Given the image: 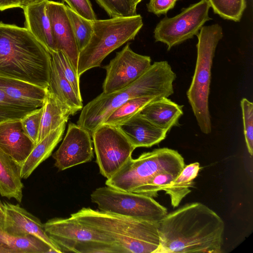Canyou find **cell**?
<instances>
[{
	"mask_svg": "<svg viewBox=\"0 0 253 253\" xmlns=\"http://www.w3.org/2000/svg\"><path fill=\"white\" fill-rule=\"evenodd\" d=\"M42 108L37 143L61 125L67 123L70 116L73 115L70 109L60 102L48 91Z\"/></svg>",
	"mask_w": 253,
	"mask_h": 253,
	"instance_id": "obj_24",
	"label": "cell"
},
{
	"mask_svg": "<svg viewBox=\"0 0 253 253\" xmlns=\"http://www.w3.org/2000/svg\"><path fill=\"white\" fill-rule=\"evenodd\" d=\"M151 65L150 56L135 53L127 43L103 67L106 75L102 85L103 92L110 93L127 86L141 76Z\"/></svg>",
	"mask_w": 253,
	"mask_h": 253,
	"instance_id": "obj_12",
	"label": "cell"
},
{
	"mask_svg": "<svg viewBox=\"0 0 253 253\" xmlns=\"http://www.w3.org/2000/svg\"><path fill=\"white\" fill-rule=\"evenodd\" d=\"M23 6V0H0V11Z\"/></svg>",
	"mask_w": 253,
	"mask_h": 253,
	"instance_id": "obj_38",
	"label": "cell"
},
{
	"mask_svg": "<svg viewBox=\"0 0 253 253\" xmlns=\"http://www.w3.org/2000/svg\"><path fill=\"white\" fill-rule=\"evenodd\" d=\"M19 165L0 148V195L21 203L24 185Z\"/></svg>",
	"mask_w": 253,
	"mask_h": 253,
	"instance_id": "obj_23",
	"label": "cell"
},
{
	"mask_svg": "<svg viewBox=\"0 0 253 253\" xmlns=\"http://www.w3.org/2000/svg\"><path fill=\"white\" fill-rule=\"evenodd\" d=\"M5 224V216L4 213H0V229H4Z\"/></svg>",
	"mask_w": 253,
	"mask_h": 253,
	"instance_id": "obj_40",
	"label": "cell"
},
{
	"mask_svg": "<svg viewBox=\"0 0 253 253\" xmlns=\"http://www.w3.org/2000/svg\"><path fill=\"white\" fill-rule=\"evenodd\" d=\"M46 11L57 51L64 53L77 73L80 52L67 14L66 5L63 3L47 0Z\"/></svg>",
	"mask_w": 253,
	"mask_h": 253,
	"instance_id": "obj_14",
	"label": "cell"
},
{
	"mask_svg": "<svg viewBox=\"0 0 253 253\" xmlns=\"http://www.w3.org/2000/svg\"><path fill=\"white\" fill-rule=\"evenodd\" d=\"M208 0H201L184 9L179 14L165 17L157 25L154 32L156 42L167 44L168 50L197 35L204 24L211 19Z\"/></svg>",
	"mask_w": 253,
	"mask_h": 253,
	"instance_id": "obj_10",
	"label": "cell"
},
{
	"mask_svg": "<svg viewBox=\"0 0 253 253\" xmlns=\"http://www.w3.org/2000/svg\"><path fill=\"white\" fill-rule=\"evenodd\" d=\"M196 36V66L186 94L201 131L207 134L211 131L209 107L211 69L215 48L223 37L222 28L218 24L203 26Z\"/></svg>",
	"mask_w": 253,
	"mask_h": 253,
	"instance_id": "obj_5",
	"label": "cell"
},
{
	"mask_svg": "<svg viewBox=\"0 0 253 253\" xmlns=\"http://www.w3.org/2000/svg\"><path fill=\"white\" fill-rule=\"evenodd\" d=\"M142 0H131L133 3L137 6V5Z\"/></svg>",
	"mask_w": 253,
	"mask_h": 253,
	"instance_id": "obj_42",
	"label": "cell"
},
{
	"mask_svg": "<svg viewBox=\"0 0 253 253\" xmlns=\"http://www.w3.org/2000/svg\"><path fill=\"white\" fill-rule=\"evenodd\" d=\"M110 18L129 17L137 15L131 0H95Z\"/></svg>",
	"mask_w": 253,
	"mask_h": 253,
	"instance_id": "obj_32",
	"label": "cell"
},
{
	"mask_svg": "<svg viewBox=\"0 0 253 253\" xmlns=\"http://www.w3.org/2000/svg\"><path fill=\"white\" fill-rule=\"evenodd\" d=\"M45 0H23V7L26 5L41 2Z\"/></svg>",
	"mask_w": 253,
	"mask_h": 253,
	"instance_id": "obj_39",
	"label": "cell"
},
{
	"mask_svg": "<svg viewBox=\"0 0 253 253\" xmlns=\"http://www.w3.org/2000/svg\"><path fill=\"white\" fill-rule=\"evenodd\" d=\"M200 169L198 162L184 167L178 176L162 190L168 195L173 208L178 207L182 199L191 192L193 180L197 177Z\"/></svg>",
	"mask_w": 253,
	"mask_h": 253,
	"instance_id": "obj_26",
	"label": "cell"
},
{
	"mask_svg": "<svg viewBox=\"0 0 253 253\" xmlns=\"http://www.w3.org/2000/svg\"><path fill=\"white\" fill-rule=\"evenodd\" d=\"M91 135L100 173L109 179L131 158L135 148L118 126L102 124Z\"/></svg>",
	"mask_w": 253,
	"mask_h": 253,
	"instance_id": "obj_9",
	"label": "cell"
},
{
	"mask_svg": "<svg viewBox=\"0 0 253 253\" xmlns=\"http://www.w3.org/2000/svg\"><path fill=\"white\" fill-rule=\"evenodd\" d=\"M43 225L46 234L61 253H82L83 250L93 242L117 246L110 237L84 225L71 216L67 218H51L43 223Z\"/></svg>",
	"mask_w": 253,
	"mask_h": 253,
	"instance_id": "obj_11",
	"label": "cell"
},
{
	"mask_svg": "<svg viewBox=\"0 0 253 253\" xmlns=\"http://www.w3.org/2000/svg\"><path fill=\"white\" fill-rule=\"evenodd\" d=\"M66 10L80 52L87 45L91 38L93 32L92 21L80 16L68 5H66Z\"/></svg>",
	"mask_w": 253,
	"mask_h": 253,
	"instance_id": "obj_28",
	"label": "cell"
},
{
	"mask_svg": "<svg viewBox=\"0 0 253 253\" xmlns=\"http://www.w3.org/2000/svg\"><path fill=\"white\" fill-rule=\"evenodd\" d=\"M4 229L7 232L16 236H34L54 250L56 253L60 251L46 234L43 224L41 220L19 204L4 202Z\"/></svg>",
	"mask_w": 253,
	"mask_h": 253,
	"instance_id": "obj_15",
	"label": "cell"
},
{
	"mask_svg": "<svg viewBox=\"0 0 253 253\" xmlns=\"http://www.w3.org/2000/svg\"><path fill=\"white\" fill-rule=\"evenodd\" d=\"M0 246L7 253H56L49 245L33 236H16L0 229Z\"/></svg>",
	"mask_w": 253,
	"mask_h": 253,
	"instance_id": "obj_25",
	"label": "cell"
},
{
	"mask_svg": "<svg viewBox=\"0 0 253 253\" xmlns=\"http://www.w3.org/2000/svg\"><path fill=\"white\" fill-rule=\"evenodd\" d=\"M36 109L11 98L0 89V122L8 119H21Z\"/></svg>",
	"mask_w": 253,
	"mask_h": 253,
	"instance_id": "obj_29",
	"label": "cell"
},
{
	"mask_svg": "<svg viewBox=\"0 0 253 253\" xmlns=\"http://www.w3.org/2000/svg\"><path fill=\"white\" fill-rule=\"evenodd\" d=\"M51 57L25 27L0 21V77L48 88Z\"/></svg>",
	"mask_w": 253,
	"mask_h": 253,
	"instance_id": "obj_2",
	"label": "cell"
},
{
	"mask_svg": "<svg viewBox=\"0 0 253 253\" xmlns=\"http://www.w3.org/2000/svg\"><path fill=\"white\" fill-rule=\"evenodd\" d=\"M66 125V123L62 124L34 145L29 155L20 166L22 179L28 178L37 168L51 155L62 138Z\"/></svg>",
	"mask_w": 253,
	"mask_h": 253,
	"instance_id": "obj_21",
	"label": "cell"
},
{
	"mask_svg": "<svg viewBox=\"0 0 253 253\" xmlns=\"http://www.w3.org/2000/svg\"><path fill=\"white\" fill-rule=\"evenodd\" d=\"M0 253H7V251L0 246Z\"/></svg>",
	"mask_w": 253,
	"mask_h": 253,
	"instance_id": "obj_43",
	"label": "cell"
},
{
	"mask_svg": "<svg viewBox=\"0 0 253 253\" xmlns=\"http://www.w3.org/2000/svg\"><path fill=\"white\" fill-rule=\"evenodd\" d=\"M90 199L100 211L136 219L159 222L168 213L152 197L107 186L94 190Z\"/></svg>",
	"mask_w": 253,
	"mask_h": 253,
	"instance_id": "obj_8",
	"label": "cell"
},
{
	"mask_svg": "<svg viewBox=\"0 0 253 253\" xmlns=\"http://www.w3.org/2000/svg\"><path fill=\"white\" fill-rule=\"evenodd\" d=\"M0 89L11 98L36 108L42 106L48 93V88L1 77H0Z\"/></svg>",
	"mask_w": 253,
	"mask_h": 253,
	"instance_id": "obj_20",
	"label": "cell"
},
{
	"mask_svg": "<svg viewBox=\"0 0 253 253\" xmlns=\"http://www.w3.org/2000/svg\"><path fill=\"white\" fill-rule=\"evenodd\" d=\"M136 148L150 147L165 139L168 131L153 123L140 112L118 126Z\"/></svg>",
	"mask_w": 253,
	"mask_h": 253,
	"instance_id": "obj_17",
	"label": "cell"
},
{
	"mask_svg": "<svg viewBox=\"0 0 253 253\" xmlns=\"http://www.w3.org/2000/svg\"><path fill=\"white\" fill-rule=\"evenodd\" d=\"M47 1L24 6L25 28L49 52L57 51L46 11Z\"/></svg>",
	"mask_w": 253,
	"mask_h": 253,
	"instance_id": "obj_18",
	"label": "cell"
},
{
	"mask_svg": "<svg viewBox=\"0 0 253 253\" xmlns=\"http://www.w3.org/2000/svg\"><path fill=\"white\" fill-rule=\"evenodd\" d=\"M224 227L205 205L186 204L159 222L160 244L154 253H221Z\"/></svg>",
	"mask_w": 253,
	"mask_h": 253,
	"instance_id": "obj_1",
	"label": "cell"
},
{
	"mask_svg": "<svg viewBox=\"0 0 253 253\" xmlns=\"http://www.w3.org/2000/svg\"><path fill=\"white\" fill-rule=\"evenodd\" d=\"M48 91L70 109L73 115L83 108V100L78 97L72 86L63 75L58 63L52 57Z\"/></svg>",
	"mask_w": 253,
	"mask_h": 253,
	"instance_id": "obj_22",
	"label": "cell"
},
{
	"mask_svg": "<svg viewBox=\"0 0 253 253\" xmlns=\"http://www.w3.org/2000/svg\"><path fill=\"white\" fill-rule=\"evenodd\" d=\"M93 32L87 45L80 52L77 74L100 67L110 53L133 40L143 25L139 14L129 17L92 21Z\"/></svg>",
	"mask_w": 253,
	"mask_h": 253,
	"instance_id": "obj_6",
	"label": "cell"
},
{
	"mask_svg": "<svg viewBox=\"0 0 253 253\" xmlns=\"http://www.w3.org/2000/svg\"><path fill=\"white\" fill-rule=\"evenodd\" d=\"M42 111V106L29 112L20 119L24 133L34 145L37 143Z\"/></svg>",
	"mask_w": 253,
	"mask_h": 253,
	"instance_id": "obj_35",
	"label": "cell"
},
{
	"mask_svg": "<svg viewBox=\"0 0 253 253\" xmlns=\"http://www.w3.org/2000/svg\"><path fill=\"white\" fill-rule=\"evenodd\" d=\"M184 159L176 150L162 148L142 153L135 159L130 158L105 185L112 188L132 192L156 174L165 171H181Z\"/></svg>",
	"mask_w": 253,
	"mask_h": 253,
	"instance_id": "obj_7",
	"label": "cell"
},
{
	"mask_svg": "<svg viewBox=\"0 0 253 253\" xmlns=\"http://www.w3.org/2000/svg\"><path fill=\"white\" fill-rule=\"evenodd\" d=\"M244 133L249 154H253V104L244 98L241 101Z\"/></svg>",
	"mask_w": 253,
	"mask_h": 253,
	"instance_id": "obj_34",
	"label": "cell"
},
{
	"mask_svg": "<svg viewBox=\"0 0 253 253\" xmlns=\"http://www.w3.org/2000/svg\"><path fill=\"white\" fill-rule=\"evenodd\" d=\"M159 98L161 97L146 96L130 99L114 110L102 124L119 126L140 112L148 103Z\"/></svg>",
	"mask_w": 253,
	"mask_h": 253,
	"instance_id": "obj_27",
	"label": "cell"
},
{
	"mask_svg": "<svg viewBox=\"0 0 253 253\" xmlns=\"http://www.w3.org/2000/svg\"><path fill=\"white\" fill-rule=\"evenodd\" d=\"M177 0H150L147 4L149 12L157 15L166 14L172 9Z\"/></svg>",
	"mask_w": 253,
	"mask_h": 253,
	"instance_id": "obj_37",
	"label": "cell"
},
{
	"mask_svg": "<svg viewBox=\"0 0 253 253\" xmlns=\"http://www.w3.org/2000/svg\"><path fill=\"white\" fill-rule=\"evenodd\" d=\"M181 171H165L159 172L149 179L145 184L132 192L151 197H156L158 193L174 180Z\"/></svg>",
	"mask_w": 253,
	"mask_h": 253,
	"instance_id": "obj_31",
	"label": "cell"
},
{
	"mask_svg": "<svg viewBox=\"0 0 253 253\" xmlns=\"http://www.w3.org/2000/svg\"><path fill=\"white\" fill-rule=\"evenodd\" d=\"M80 16L91 21L97 19L89 0H63Z\"/></svg>",
	"mask_w": 253,
	"mask_h": 253,
	"instance_id": "obj_36",
	"label": "cell"
},
{
	"mask_svg": "<svg viewBox=\"0 0 253 253\" xmlns=\"http://www.w3.org/2000/svg\"><path fill=\"white\" fill-rule=\"evenodd\" d=\"M34 147L25 134L20 119L0 122V148L19 166L27 159Z\"/></svg>",
	"mask_w": 253,
	"mask_h": 253,
	"instance_id": "obj_16",
	"label": "cell"
},
{
	"mask_svg": "<svg viewBox=\"0 0 253 253\" xmlns=\"http://www.w3.org/2000/svg\"><path fill=\"white\" fill-rule=\"evenodd\" d=\"M50 55L58 63L63 75L72 86L78 97L83 100L80 87V77L66 56L61 51L53 52Z\"/></svg>",
	"mask_w": 253,
	"mask_h": 253,
	"instance_id": "obj_33",
	"label": "cell"
},
{
	"mask_svg": "<svg viewBox=\"0 0 253 253\" xmlns=\"http://www.w3.org/2000/svg\"><path fill=\"white\" fill-rule=\"evenodd\" d=\"M183 107L168 97H163L148 103L140 113L168 132L172 127L179 125V120L183 114Z\"/></svg>",
	"mask_w": 253,
	"mask_h": 253,
	"instance_id": "obj_19",
	"label": "cell"
},
{
	"mask_svg": "<svg viewBox=\"0 0 253 253\" xmlns=\"http://www.w3.org/2000/svg\"><path fill=\"white\" fill-rule=\"evenodd\" d=\"M4 205L0 200V213H4Z\"/></svg>",
	"mask_w": 253,
	"mask_h": 253,
	"instance_id": "obj_41",
	"label": "cell"
},
{
	"mask_svg": "<svg viewBox=\"0 0 253 253\" xmlns=\"http://www.w3.org/2000/svg\"><path fill=\"white\" fill-rule=\"evenodd\" d=\"M91 133L70 123L61 145L53 154L54 166L60 171L91 161L94 157Z\"/></svg>",
	"mask_w": 253,
	"mask_h": 253,
	"instance_id": "obj_13",
	"label": "cell"
},
{
	"mask_svg": "<svg viewBox=\"0 0 253 253\" xmlns=\"http://www.w3.org/2000/svg\"><path fill=\"white\" fill-rule=\"evenodd\" d=\"M213 12L222 18L239 21L246 7L245 0H208Z\"/></svg>",
	"mask_w": 253,
	"mask_h": 253,
	"instance_id": "obj_30",
	"label": "cell"
},
{
	"mask_svg": "<svg viewBox=\"0 0 253 253\" xmlns=\"http://www.w3.org/2000/svg\"><path fill=\"white\" fill-rule=\"evenodd\" d=\"M176 75L166 61L155 62L138 79L118 91L103 92L83 107L77 125L90 133L101 125L116 109L137 97H168L174 93Z\"/></svg>",
	"mask_w": 253,
	"mask_h": 253,
	"instance_id": "obj_3",
	"label": "cell"
},
{
	"mask_svg": "<svg viewBox=\"0 0 253 253\" xmlns=\"http://www.w3.org/2000/svg\"><path fill=\"white\" fill-rule=\"evenodd\" d=\"M70 216L111 238L120 253H154L160 244L159 222L83 208Z\"/></svg>",
	"mask_w": 253,
	"mask_h": 253,
	"instance_id": "obj_4",
	"label": "cell"
}]
</instances>
